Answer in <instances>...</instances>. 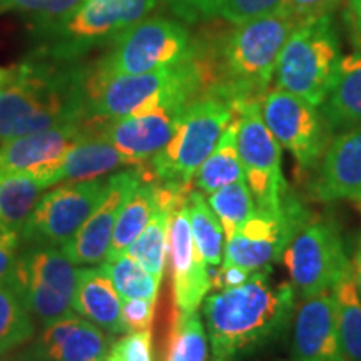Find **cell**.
Masks as SVG:
<instances>
[{"mask_svg": "<svg viewBox=\"0 0 361 361\" xmlns=\"http://www.w3.org/2000/svg\"><path fill=\"white\" fill-rule=\"evenodd\" d=\"M211 209L218 216L223 226L224 238H231L234 231L255 213L256 202L246 179L236 180L228 186L211 192L207 197Z\"/></svg>", "mask_w": 361, "mask_h": 361, "instance_id": "d6a6232c", "label": "cell"}, {"mask_svg": "<svg viewBox=\"0 0 361 361\" xmlns=\"http://www.w3.org/2000/svg\"><path fill=\"white\" fill-rule=\"evenodd\" d=\"M75 264L56 246L22 243L11 283L40 326L72 313Z\"/></svg>", "mask_w": 361, "mask_h": 361, "instance_id": "9c48e42d", "label": "cell"}, {"mask_svg": "<svg viewBox=\"0 0 361 361\" xmlns=\"http://www.w3.org/2000/svg\"><path fill=\"white\" fill-rule=\"evenodd\" d=\"M241 179L246 178L238 152V126L234 117L231 124L224 129L213 152L196 171L192 184L201 192L211 194Z\"/></svg>", "mask_w": 361, "mask_h": 361, "instance_id": "83f0119b", "label": "cell"}, {"mask_svg": "<svg viewBox=\"0 0 361 361\" xmlns=\"http://www.w3.org/2000/svg\"><path fill=\"white\" fill-rule=\"evenodd\" d=\"M283 0H224L219 16L236 25L281 11Z\"/></svg>", "mask_w": 361, "mask_h": 361, "instance_id": "8d00e7d4", "label": "cell"}, {"mask_svg": "<svg viewBox=\"0 0 361 361\" xmlns=\"http://www.w3.org/2000/svg\"><path fill=\"white\" fill-rule=\"evenodd\" d=\"M0 361H42L35 355V351L32 350V346L25 350H19V351H11V353L0 355Z\"/></svg>", "mask_w": 361, "mask_h": 361, "instance_id": "ee69618b", "label": "cell"}, {"mask_svg": "<svg viewBox=\"0 0 361 361\" xmlns=\"http://www.w3.org/2000/svg\"><path fill=\"white\" fill-rule=\"evenodd\" d=\"M20 247L22 241L19 234L0 231V283H7L12 279Z\"/></svg>", "mask_w": 361, "mask_h": 361, "instance_id": "60d3db41", "label": "cell"}, {"mask_svg": "<svg viewBox=\"0 0 361 361\" xmlns=\"http://www.w3.org/2000/svg\"><path fill=\"white\" fill-rule=\"evenodd\" d=\"M82 0H0V16L16 13L40 34L64 22Z\"/></svg>", "mask_w": 361, "mask_h": 361, "instance_id": "836d02e7", "label": "cell"}, {"mask_svg": "<svg viewBox=\"0 0 361 361\" xmlns=\"http://www.w3.org/2000/svg\"><path fill=\"white\" fill-rule=\"evenodd\" d=\"M30 346L42 361H104L111 340L102 328L72 311L44 324Z\"/></svg>", "mask_w": 361, "mask_h": 361, "instance_id": "44dd1931", "label": "cell"}, {"mask_svg": "<svg viewBox=\"0 0 361 361\" xmlns=\"http://www.w3.org/2000/svg\"><path fill=\"white\" fill-rule=\"evenodd\" d=\"M283 263L293 288L303 298L333 290L351 273L338 224L333 219L313 214L288 245Z\"/></svg>", "mask_w": 361, "mask_h": 361, "instance_id": "30bf717a", "label": "cell"}, {"mask_svg": "<svg viewBox=\"0 0 361 361\" xmlns=\"http://www.w3.org/2000/svg\"><path fill=\"white\" fill-rule=\"evenodd\" d=\"M234 119V106L219 94H201L184 107L169 142L152 156L149 174L162 186L189 191L194 174Z\"/></svg>", "mask_w": 361, "mask_h": 361, "instance_id": "5b68a950", "label": "cell"}, {"mask_svg": "<svg viewBox=\"0 0 361 361\" xmlns=\"http://www.w3.org/2000/svg\"><path fill=\"white\" fill-rule=\"evenodd\" d=\"M343 59L341 42L331 16L301 22L279 54L274 84L322 106Z\"/></svg>", "mask_w": 361, "mask_h": 361, "instance_id": "ba28073f", "label": "cell"}, {"mask_svg": "<svg viewBox=\"0 0 361 361\" xmlns=\"http://www.w3.org/2000/svg\"><path fill=\"white\" fill-rule=\"evenodd\" d=\"M234 117L239 159L256 206L278 207L290 189L283 176L281 144L264 123L261 101L238 104Z\"/></svg>", "mask_w": 361, "mask_h": 361, "instance_id": "7c38bea8", "label": "cell"}, {"mask_svg": "<svg viewBox=\"0 0 361 361\" xmlns=\"http://www.w3.org/2000/svg\"><path fill=\"white\" fill-rule=\"evenodd\" d=\"M202 49L204 45L180 20L149 16L119 35L90 64V72L99 78L144 74L192 61L201 56Z\"/></svg>", "mask_w": 361, "mask_h": 361, "instance_id": "52a82bcc", "label": "cell"}, {"mask_svg": "<svg viewBox=\"0 0 361 361\" xmlns=\"http://www.w3.org/2000/svg\"><path fill=\"white\" fill-rule=\"evenodd\" d=\"M159 206L161 184L156 183L147 169V174L130 192L129 200L126 201L123 211H121L106 259H112L123 255L146 228V224L151 221L152 214L156 213Z\"/></svg>", "mask_w": 361, "mask_h": 361, "instance_id": "4316f807", "label": "cell"}, {"mask_svg": "<svg viewBox=\"0 0 361 361\" xmlns=\"http://www.w3.org/2000/svg\"><path fill=\"white\" fill-rule=\"evenodd\" d=\"M7 75H8V69H4V67H0V84H2L4 80L7 79Z\"/></svg>", "mask_w": 361, "mask_h": 361, "instance_id": "bcb514c9", "label": "cell"}, {"mask_svg": "<svg viewBox=\"0 0 361 361\" xmlns=\"http://www.w3.org/2000/svg\"><path fill=\"white\" fill-rule=\"evenodd\" d=\"M358 200H360V207H361V194L358 196Z\"/></svg>", "mask_w": 361, "mask_h": 361, "instance_id": "7dc6e473", "label": "cell"}, {"mask_svg": "<svg viewBox=\"0 0 361 361\" xmlns=\"http://www.w3.org/2000/svg\"><path fill=\"white\" fill-rule=\"evenodd\" d=\"M319 107L333 135L361 128V51L343 56L331 89Z\"/></svg>", "mask_w": 361, "mask_h": 361, "instance_id": "cb8c5ba5", "label": "cell"}, {"mask_svg": "<svg viewBox=\"0 0 361 361\" xmlns=\"http://www.w3.org/2000/svg\"><path fill=\"white\" fill-rule=\"evenodd\" d=\"M85 121L25 134L0 144V169L29 171L49 188L69 149L84 134Z\"/></svg>", "mask_w": 361, "mask_h": 361, "instance_id": "ac0fdd59", "label": "cell"}, {"mask_svg": "<svg viewBox=\"0 0 361 361\" xmlns=\"http://www.w3.org/2000/svg\"><path fill=\"white\" fill-rule=\"evenodd\" d=\"M209 90L204 49L200 57L184 64L144 74L87 80V119L112 121L171 106H188Z\"/></svg>", "mask_w": 361, "mask_h": 361, "instance_id": "277c9868", "label": "cell"}, {"mask_svg": "<svg viewBox=\"0 0 361 361\" xmlns=\"http://www.w3.org/2000/svg\"><path fill=\"white\" fill-rule=\"evenodd\" d=\"M107 179L67 180L42 192L20 231L22 243L62 247L82 228L106 192Z\"/></svg>", "mask_w": 361, "mask_h": 361, "instance_id": "4fadbf2b", "label": "cell"}, {"mask_svg": "<svg viewBox=\"0 0 361 361\" xmlns=\"http://www.w3.org/2000/svg\"><path fill=\"white\" fill-rule=\"evenodd\" d=\"M189 191L162 186L161 184V206L152 214V218L142 229L141 234L134 239L124 252L142 264V268L149 271L157 281H161L166 268V258L169 251V221L174 206L188 196Z\"/></svg>", "mask_w": 361, "mask_h": 361, "instance_id": "d4e9b609", "label": "cell"}, {"mask_svg": "<svg viewBox=\"0 0 361 361\" xmlns=\"http://www.w3.org/2000/svg\"><path fill=\"white\" fill-rule=\"evenodd\" d=\"M142 164L129 166L128 169L119 171L107 178L102 201L99 202V206L89 216L78 234L61 247L75 266L102 263L107 256L121 211H123L126 201L129 200L130 192L147 174V169Z\"/></svg>", "mask_w": 361, "mask_h": 361, "instance_id": "9a60e30c", "label": "cell"}, {"mask_svg": "<svg viewBox=\"0 0 361 361\" xmlns=\"http://www.w3.org/2000/svg\"><path fill=\"white\" fill-rule=\"evenodd\" d=\"M211 281H213V286L216 290H228V288H234L247 281V278L251 276V271L239 268V266L233 264H223L221 269L216 271V273H211Z\"/></svg>", "mask_w": 361, "mask_h": 361, "instance_id": "b9f144b4", "label": "cell"}, {"mask_svg": "<svg viewBox=\"0 0 361 361\" xmlns=\"http://www.w3.org/2000/svg\"><path fill=\"white\" fill-rule=\"evenodd\" d=\"M261 112L276 141L295 157L298 171L313 173L333 139L318 106L274 87L261 99Z\"/></svg>", "mask_w": 361, "mask_h": 361, "instance_id": "5bb4252c", "label": "cell"}, {"mask_svg": "<svg viewBox=\"0 0 361 361\" xmlns=\"http://www.w3.org/2000/svg\"><path fill=\"white\" fill-rule=\"evenodd\" d=\"M184 24H200L219 16L224 0H162Z\"/></svg>", "mask_w": 361, "mask_h": 361, "instance_id": "74e56055", "label": "cell"}, {"mask_svg": "<svg viewBox=\"0 0 361 361\" xmlns=\"http://www.w3.org/2000/svg\"><path fill=\"white\" fill-rule=\"evenodd\" d=\"M310 192L314 200L333 202L358 200L361 194V128L336 134L311 173Z\"/></svg>", "mask_w": 361, "mask_h": 361, "instance_id": "ffe728a7", "label": "cell"}, {"mask_svg": "<svg viewBox=\"0 0 361 361\" xmlns=\"http://www.w3.org/2000/svg\"><path fill=\"white\" fill-rule=\"evenodd\" d=\"M207 336L197 311L178 314L169 340L168 361H206Z\"/></svg>", "mask_w": 361, "mask_h": 361, "instance_id": "e575fe53", "label": "cell"}, {"mask_svg": "<svg viewBox=\"0 0 361 361\" xmlns=\"http://www.w3.org/2000/svg\"><path fill=\"white\" fill-rule=\"evenodd\" d=\"M0 231H2V229H0Z\"/></svg>", "mask_w": 361, "mask_h": 361, "instance_id": "681fc988", "label": "cell"}, {"mask_svg": "<svg viewBox=\"0 0 361 361\" xmlns=\"http://www.w3.org/2000/svg\"><path fill=\"white\" fill-rule=\"evenodd\" d=\"M45 189H49L47 184L34 173L0 169V229L20 236Z\"/></svg>", "mask_w": 361, "mask_h": 361, "instance_id": "484cf974", "label": "cell"}, {"mask_svg": "<svg viewBox=\"0 0 361 361\" xmlns=\"http://www.w3.org/2000/svg\"><path fill=\"white\" fill-rule=\"evenodd\" d=\"M156 6L157 0H82L64 22L35 34L32 54L56 61H84L90 52L109 47Z\"/></svg>", "mask_w": 361, "mask_h": 361, "instance_id": "8992f818", "label": "cell"}, {"mask_svg": "<svg viewBox=\"0 0 361 361\" xmlns=\"http://www.w3.org/2000/svg\"><path fill=\"white\" fill-rule=\"evenodd\" d=\"M301 22L288 12L233 25L204 47L209 90L228 99L234 107L246 101H261L268 92L279 54Z\"/></svg>", "mask_w": 361, "mask_h": 361, "instance_id": "3957f363", "label": "cell"}, {"mask_svg": "<svg viewBox=\"0 0 361 361\" xmlns=\"http://www.w3.org/2000/svg\"><path fill=\"white\" fill-rule=\"evenodd\" d=\"M291 351L295 361H341L333 290L305 296L298 305Z\"/></svg>", "mask_w": 361, "mask_h": 361, "instance_id": "d6986e66", "label": "cell"}, {"mask_svg": "<svg viewBox=\"0 0 361 361\" xmlns=\"http://www.w3.org/2000/svg\"><path fill=\"white\" fill-rule=\"evenodd\" d=\"M286 361H295V360H293V358H291V360H286Z\"/></svg>", "mask_w": 361, "mask_h": 361, "instance_id": "c3c4849f", "label": "cell"}, {"mask_svg": "<svg viewBox=\"0 0 361 361\" xmlns=\"http://www.w3.org/2000/svg\"><path fill=\"white\" fill-rule=\"evenodd\" d=\"M168 241L176 310L178 314L194 313L213 288V281L207 263L194 243L189 224L188 196L174 206L169 221Z\"/></svg>", "mask_w": 361, "mask_h": 361, "instance_id": "2e32d148", "label": "cell"}, {"mask_svg": "<svg viewBox=\"0 0 361 361\" xmlns=\"http://www.w3.org/2000/svg\"><path fill=\"white\" fill-rule=\"evenodd\" d=\"M341 361H361V296L351 273L333 288Z\"/></svg>", "mask_w": 361, "mask_h": 361, "instance_id": "f1b7e54d", "label": "cell"}, {"mask_svg": "<svg viewBox=\"0 0 361 361\" xmlns=\"http://www.w3.org/2000/svg\"><path fill=\"white\" fill-rule=\"evenodd\" d=\"M188 213L194 243H196L202 258L209 266H218L223 263V226H221L219 218L211 209L209 202L206 201L200 189L189 191Z\"/></svg>", "mask_w": 361, "mask_h": 361, "instance_id": "4dcf8cb0", "label": "cell"}, {"mask_svg": "<svg viewBox=\"0 0 361 361\" xmlns=\"http://www.w3.org/2000/svg\"><path fill=\"white\" fill-rule=\"evenodd\" d=\"M351 276H353L356 290H358L360 296H361V243H360L358 252H356V256H355V261L351 263Z\"/></svg>", "mask_w": 361, "mask_h": 361, "instance_id": "f6af8a7d", "label": "cell"}, {"mask_svg": "<svg viewBox=\"0 0 361 361\" xmlns=\"http://www.w3.org/2000/svg\"><path fill=\"white\" fill-rule=\"evenodd\" d=\"M35 336V319L11 281L0 283V355L20 348Z\"/></svg>", "mask_w": 361, "mask_h": 361, "instance_id": "f546056e", "label": "cell"}, {"mask_svg": "<svg viewBox=\"0 0 361 361\" xmlns=\"http://www.w3.org/2000/svg\"><path fill=\"white\" fill-rule=\"evenodd\" d=\"M121 308H123V298H119V293L116 291L114 284L102 266L79 268L78 284L72 300L74 313L97 324L109 335H121L126 333Z\"/></svg>", "mask_w": 361, "mask_h": 361, "instance_id": "7402d4cb", "label": "cell"}, {"mask_svg": "<svg viewBox=\"0 0 361 361\" xmlns=\"http://www.w3.org/2000/svg\"><path fill=\"white\" fill-rule=\"evenodd\" d=\"M345 22L350 29L351 39L361 51V0H348L345 11Z\"/></svg>", "mask_w": 361, "mask_h": 361, "instance_id": "7bdbcfd3", "label": "cell"}, {"mask_svg": "<svg viewBox=\"0 0 361 361\" xmlns=\"http://www.w3.org/2000/svg\"><path fill=\"white\" fill-rule=\"evenodd\" d=\"M184 107L186 106L159 107L121 119L87 121L117 151L128 156L134 164H142L169 142Z\"/></svg>", "mask_w": 361, "mask_h": 361, "instance_id": "e0dca14e", "label": "cell"}, {"mask_svg": "<svg viewBox=\"0 0 361 361\" xmlns=\"http://www.w3.org/2000/svg\"><path fill=\"white\" fill-rule=\"evenodd\" d=\"M154 306L156 301L141 300V298H123L121 318H123L126 333L151 328L152 318H154Z\"/></svg>", "mask_w": 361, "mask_h": 361, "instance_id": "f35d334b", "label": "cell"}, {"mask_svg": "<svg viewBox=\"0 0 361 361\" xmlns=\"http://www.w3.org/2000/svg\"><path fill=\"white\" fill-rule=\"evenodd\" d=\"M295 298L293 284L273 281L271 269L252 271L239 286L206 296L211 361H246L278 341L295 313Z\"/></svg>", "mask_w": 361, "mask_h": 361, "instance_id": "7a4b0ae2", "label": "cell"}, {"mask_svg": "<svg viewBox=\"0 0 361 361\" xmlns=\"http://www.w3.org/2000/svg\"><path fill=\"white\" fill-rule=\"evenodd\" d=\"M311 218L310 209L291 191L278 207H258L247 221L226 239L223 264L247 271L271 269L283 258L298 229Z\"/></svg>", "mask_w": 361, "mask_h": 361, "instance_id": "8fae6325", "label": "cell"}, {"mask_svg": "<svg viewBox=\"0 0 361 361\" xmlns=\"http://www.w3.org/2000/svg\"><path fill=\"white\" fill-rule=\"evenodd\" d=\"M102 269L111 278L116 291L121 298H141V300L156 301L161 281L142 268L128 252L106 259Z\"/></svg>", "mask_w": 361, "mask_h": 361, "instance_id": "1f68e13d", "label": "cell"}, {"mask_svg": "<svg viewBox=\"0 0 361 361\" xmlns=\"http://www.w3.org/2000/svg\"><path fill=\"white\" fill-rule=\"evenodd\" d=\"M90 64L30 52L0 84V144L61 124L87 121Z\"/></svg>", "mask_w": 361, "mask_h": 361, "instance_id": "6da1fadb", "label": "cell"}, {"mask_svg": "<svg viewBox=\"0 0 361 361\" xmlns=\"http://www.w3.org/2000/svg\"><path fill=\"white\" fill-rule=\"evenodd\" d=\"M124 166L135 164L128 156L117 151L106 137H102L89 121H85L84 134L69 149L54 174V186L67 180L102 178Z\"/></svg>", "mask_w": 361, "mask_h": 361, "instance_id": "603a6c76", "label": "cell"}, {"mask_svg": "<svg viewBox=\"0 0 361 361\" xmlns=\"http://www.w3.org/2000/svg\"><path fill=\"white\" fill-rule=\"evenodd\" d=\"M341 0H283L281 11L288 12L300 22L331 16L340 7Z\"/></svg>", "mask_w": 361, "mask_h": 361, "instance_id": "ab89813d", "label": "cell"}, {"mask_svg": "<svg viewBox=\"0 0 361 361\" xmlns=\"http://www.w3.org/2000/svg\"><path fill=\"white\" fill-rule=\"evenodd\" d=\"M104 361H154L151 331H130L111 343Z\"/></svg>", "mask_w": 361, "mask_h": 361, "instance_id": "d590c367", "label": "cell"}]
</instances>
